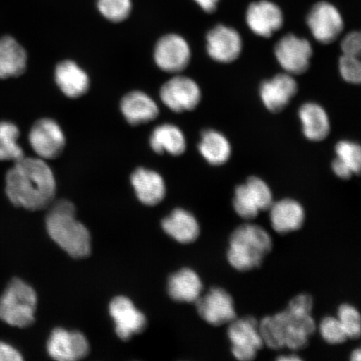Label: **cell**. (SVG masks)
<instances>
[{
    "instance_id": "obj_1",
    "label": "cell",
    "mask_w": 361,
    "mask_h": 361,
    "mask_svg": "<svg viewBox=\"0 0 361 361\" xmlns=\"http://www.w3.org/2000/svg\"><path fill=\"white\" fill-rule=\"evenodd\" d=\"M56 179L42 158L23 157L15 161L6 178V195L13 205L30 211L51 204L56 193Z\"/></svg>"
},
{
    "instance_id": "obj_2",
    "label": "cell",
    "mask_w": 361,
    "mask_h": 361,
    "mask_svg": "<svg viewBox=\"0 0 361 361\" xmlns=\"http://www.w3.org/2000/svg\"><path fill=\"white\" fill-rule=\"evenodd\" d=\"M47 228L49 235L70 256L81 259L90 255V233L76 219L75 206L70 201L54 204L47 215Z\"/></svg>"
},
{
    "instance_id": "obj_3",
    "label": "cell",
    "mask_w": 361,
    "mask_h": 361,
    "mask_svg": "<svg viewBox=\"0 0 361 361\" xmlns=\"http://www.w3.org/2000/svg\"><path fill=\"white\" fill-rule=\"evenodd\" d=\"M272 247V238L264 228L243 224L230 236L228 261L233 269L245 272L259 267Z\"/></svg>"
},
{
    "instance_id": "obj_4",
    "label": "cell",
    "mask_w": 361,
    "mask_h": 361,
    "mask_svg": "<svg viewBox=\"0 0 361 361\" xmlns=\"http://www.w3.org/2000/svg\"><path fill=\"white\" fill-rule=\"evenodd\" d=\"M37 295L34 288L13 279L0 297V319L11 326L25 328L35 320Z\"/></svg>"
},
{
    "instance_id": "obj_5",
    "label": "cell",
    "mask_w": 361,
    "mask_h": 361,
    "mask_svg": "<svg viewBox=\"0 0 361 361\" xmlns=\"http://www.w3.org/2000/svg\"><path fill=\"white\" fill-rule=\"evenodd\" d=\"M273 202L269 185L255 176L236 188L233 201L236 214L245 220L254 219L260 211L269 210Z\"/></svg>"
},
{
    "instance_id": "obj_6",
    "label": "cell",
    "mask_w": 361,
    "mask_h": 361,
    "mask_svg": "<svg viewBox=\"0 0 361 361\" xmlns=\"http://www.w3.org/2000/svg\"><path fill=\"white\" fill-rule=\"evenodd\" d=\"M278 324L283 347L297 350L308 345L309 338L313 335L316 324L311 313L287 309L274 315Z\"/></svg>"
},
{
    "instance_id": "obj_7",
    "label": "cell",
    "mask_w": 361,
    "mask_h": 361,
    "mask_svg": "<svg viewBox=\"0 0 361 361\" xmlns=\"http://www.w3.org/2000/svg\"><path fill=\"white\" fill-rule=\"evenodd\" d=\"M228 336L232 345V354L238 360H254L264 346L259 324L251 316L233 320L229 324Z\"/></svg>"
},
{
    "instance_id": "obj_8",
    "label": "cell",
    "mask_w": 361,
    "mask_h": 361,
    "mask_svg": "<svg viewBox=\"0 0 361 361\" xmlns=\"http://www.w3.org/2000/svg\"><path fill=\"white\" fill-rule=\"evenodd\" d=\"M274 56L286 73L301 75L310 68L313 48L308 39L288 34L275 44Z\"/></svg>"
},
{
    "instance_id": "obj_9",
    "label": "cell",
    "mask_w": 361,
    "mask_h": 361,
    "mask_svg": "<svg viewBox=\"0 0 361 361\" xmlns=\"http://www.w3.org/2000/svg\"><path fill=\"white\" fill-rule=\"evenodd\" d=\"M306 22L313 37L324 44L336 42L345 27L341 12L327 1L314 4L307 16Z\"/></svg>"
},
{
    "instance_id": "obj_10",
    "label": "cell",
    "mask_w": 361,
    "mask_h": 361,
    "mask_svg": "<svg viewBox=\"0 0 361 361\" xmlns=\"http://www.w3.org/2000/svg\"><path fill=\"white\" fill-rule=\"evenodd\" d=\"M160 97L170 110L179 113L195 109L202 100V92L195 80L178 75L162 85Z\"/></svg>"
},
{
    "instance_id": "obj_11",
    "label": "cell",
    "mask_w": 361,
    "mask_h": 361,
    "mask_svg": "<svg viewBox=\"0 0 361 361\" xmlns=\"http://www.w3.org/2000/svg\"><path fill=\"white\" fill-rule=\"evenodd\" d=\"M31 147L43 160L55 159L66 147L64 133L56 121L40 119L33 125L29 135Z\"/></svg>"
},
{
    "instance_id": "obj_12",
    "label": "cell",
    "mask_w": 361,
    "mask_h": 361,
    "mask_svg": "<svg viewBox=\"0 0 361 361\" xmlns=\"http://www.w3.org/2000/svg\"><path fill=\"white\" fill-rule=\"evenodd\" d=\"M195 303L198 314L211 326H223L237 318L233 298L223 288H212Z\"/></svg>"
},
{
    "instance_id": "obj_13",
    "label": "cell",
    "mask_w": 361,
    "mask_h": 361,
    "mask_svg": "<svg viewBox=\"0 0 361 361\" xmlns=\"http://www.w3.org/2000/svg\"><path fill=\"white\" fill-rule=\"evenodd\" d=\"M154 59L161 70L169 73H179L186 69L191 61V49L182 36L166 35L158 40Z\"/></svg>"
},
{
    "instance_id": "obj_14",
    "label": "cell",
    "mask_w": 361,
    "mask_h": 361,
    "mask_svg": "<svg viewBox=\"0 0 361 361\" xmlns=\"http://www.w3.org/2000/svg\"><path fill=\"white\" fill-rule=\"evenodd\" d=\"M207 51L214 61L228 64L240 56L243 39L232 27L218 25L209 31L206 37Z\"/></svg>"
},
{
    "instance_id": "obj_15",
    "label": "cell",
    "mask_w": 361,
    "mask_h": 361,
    "mask_svg": "<svg viewBox=\"0 0 361 361\" xmlns=\"http://www.w3.org/2000/svg\"><path fill=\"white\" fill-rule=\"evenodd\" d=\"M246 23L252 33L263 38H270L283 25V13L276 4L269 0H259L248 6Z\"/></svg>"
},
{
    "instance_id": "obj_16",
    "label": "cell",
    "mask_w": 361,
    "mask_h": 361,
    "mask_svg": "<svg viewBox=\"0 0 361 361\" xmlns=\"http://www.w3.org/2000/svg\"><path fill=\"white\" fill-rule=\"evenodd\" d=\"M89 344L82 334L65 329H54L47 343L49 356L59 361H75L83 359L89 353Z\"/></svg>"
},
{
    "instance_id": "obj_17",
    "label": "cell",
    "mask_w": 361,
    "mask_h": 361,
    "mask_svg": "<svg viewBox=\"0 0 361 361\" xmlns=\"http://www.w3.org/2000/svg\"><path fill=\"white\" fill-rule=\"evenodd\" d=\"M298 88L299 87L293 75L286 72L279 73L261 84V101L270 112H281L296 96Z\"/></svg>"
},
{
    "instance_id": "obj_18",
    "label": "cell",
    "mask_w": 361,
    "mask_h": 361,
    "mask_svg": "<svg viewBox=\"0 0 361 361\" xmlns=\"http://www.w3.org/2000/svg\"><path fill=\"white\" fill-rule=\"evenodd\" d=\"M110 314L116 324V332L121 340H129L135 334L142 332L147 326V319L128 298L116 297L111 302Z\"/></svg>"
},
{
    "instance_id": "obj_19",
    "label": "cell",
    "mask_w": 361,
    "mask_h": 361,
    "mask_svg": "<svg viewBox=\"0 0 361 361\" xmlns=\"http://www.w3.org/2000/svg\"><path fill=\"white\" fill-rule=\"evenodd\" d=\"M269 210L271 225L279 233L297 231L305 223V212L303 206L291 198L273 202Z\"/></svg>"
},
{
    "instance_id": "obj_20",
    "label": "cell",
    "mask_w": 361,
    "mask_h": 361,
    "mask_svg": "<svg viewBox=\"0 0 361 361\" xmlns=\"http://www.w3.org/2000/svg\"><path fill=\"white\" fill-rule=\"evenodd\" d=\"M55 78L58 87L68 97L78 98L88 92V75L74 61L59 63L55 71Z\"/></svg>"
},
{
    "instance_id": "obj_21",
    "label": "cell",
    "mask_w": 361,
    "mask_h": 361,
    "mask_svg": "<svg viewBox=\"0 0 361 361\" xmlns=\"http://www.w3.org/2000/svg\"><path fill=\"white\" fill-rule=\"evenodd\" d=\"M138 200L148 206L157 205L166 195V185L161 176L154 171L138 169L130 178Z\"/></svg>"
},
{
    "instance_id": "obj_22",
    "label": "cell",
    "mask_w": 361,
    "mask_h": 361,
    "mask_svg": "<svg viewBox=\"0 0 361 361\" xmlns=\"http://www.w3.org/2000/svg\"><path fill=\"white\" fill-rule=\"evenodd\" d=\"M28 56L24 47L11 36L0 37V79L24 74Z\"/></svg>"
},
{
    "instance_id": "obj_23",
    "label": "cell",
    "mask_w": 361,
    "mask_h": 361,
    "mask_svg": "<svg viewBox=\"0 0 361 361\" xmlns=\"http://www.w3.org/2000/svg\"><path fill=\"white\" fill-rule=\"evenodd\" d=\"M121 111L126 120L134 126L149 123L159 115L156 102L142 92L126 94L121 100Z\"/></svg>"
},
{
    "instance_id": "obj_24",
    "label": "cell",
    "mask_w": 361,
    "mask_h": 361,
    "mask_svg": "<svg viewBox=\"0 0 361 361\" xmlns=\"http://www.w3.org/2000/svg\"><path fill=\"white\" fill-rule=\"evenodd\" d=\"M305 137L311 142H322L331 133V121L326 110L314 102H307L299 109Z\"/></svg>"
},
{
    "instance_id": "obj_25",
    "label": "cell",
    "mask_w": 361,
    "mask_h": 361,
    "mask_svg": "<svg viewBox=\"0 0 361 361\" xmlns=\"http://www.w3.org/2000/svg\"><path fill=\"white\" fill-rule=\"evenodd\" d=\"M162 228L171 238L180 243L195 242L200 234L197 219L188 211L177 209L162 220Z\"/></svg>"
},
{
    "instance_id": "obj_26",
    "label": "cell",
    "mask_w": 361,
    "mask_h": 361,
    "mask_svg": "<svg viewBox=\"0 0 361 361\" xmlns=\"http://www.w3.org/2000/svg\"><path fill=\"white\" fill-rule=\"evenodd\" d=\"M202 288L200 275L191 269H180L169 278V295L178 302L195 303L202 295Z\"/></svg>"
},
{
    "instance_id": "obj_27",
    "label": "cell",
    "mask_w": 361,
    "mask_h": 361,
    "mask_svg": "<svg viewBox=\"0 0 361 361\" xmlns=\"http://www.w3.org/2000/svg\"><path fill=\"white\" fill-rule=\"evenodd\" d=\"M198 150L212 166L227 164L232 155V147L228 138L213 129L206 130L202 133Z\"/></svg>"
},
{
    "instance_id": "obj_28",
    "label": "cell",
    "mask_w": 361,
    "mask_h": 361,
    "mask_svg": "<svg viewBox=\"0 0 361 361\" xmlns=\"http://www.w3.org/2000/svg\"><path fill=\"white\" fill-rule=\"evenodd\" d=\"M150 145L157 154L169 153L173 156L183 154L187 149V142L182 130L174 125L164 124L153 130Z\"/></svg>"
},
{
    "instance_id": "obj_29",
    "label": "cell",
    "mask_w": 361,
    "mask_h": 361,
    "mask_svg": "<svg viewBox=\"0 0 361 361\" xmlns=\"http://www.w3.org/2000/svg\"><path fill=\"white\" fill-rule=\"evenodd\" d=\"M20 130L11 121H0V161H16L25 157L24 150L18 143Z\"/></svg>"
},
{
    "instance_id": "obj_30",
    "label": "cell",
    "mask_w": 361,
    "mask_h": 361,
    "mask_svg": "<svg viewBox=\"0 0 361 361\" xmlns=\"http://www.w3.org/2000/svg\"><path fill=\"white\" fill-rule=\"evenodd\" d=\"M99 12L107 20L120 23L128 19L132 12V0H97Z\"/></svg>"
},
{
    "instance_id": "obj_31",
    "label": "cell",
    "mask_w": 361,
    "mask_h": 361,
    "mask_svg": "<svg viewBox=\"0 0 361 361\" xmlns=\"http://www.w3.org/2000/svg\"><path fill=\"white\" fill-rule=\"evenodd\" d=\"M336 158L353 171L359 174L361 169V149L359 144L341 141L336 146Z\"/></svg>"
},
{
    "instance_id": "obj_32",
    "label": "cell",
    "mask_w": 361,
    "mask_h": 361,
    "mask_svg": "<svg viewBox=\"0 0 361 361\" xmlns=\"http://www.w3.org/2000/svg\"><path fill=\"white\" fill-rule=\"evenodd\" d=\"M337 318L340 320L348 338H357L360 336V315L355 307L344 304L338 307Z\"/></svg>"
},
{
    "instance_id": "obj_33",
    "label": "cell",
    "mask_w": 361,
    "mask_h": 361,
    "mask_svg": "<svg viewBox=\"0 0 361 361\" xmlns=\"http://www.w3.org/2000/svg\"><path fill=\"white\" fill-rule=\"evenodd\" d=\"M319 332L324 341L331 345H341L346 341L347 337L344 328L337 317L327 316L319 324Z\"/></svg>"
},
{
    "instance_id": "obj_34",
    "label": "cell",
    "mask_w": 361,
    "mask_h": 361,
    "mask_svg": "<svg viewBox=\"0 0 361 361\" xmlns=\"http://www.w3.org/2000/svg\"><path fill=\"white\" fill-rule=\"evenodd\" d=\"M338 71L346 82L360 84L361 80V64L357 56L343 55L338 61Z\"/></svg>"
},
{
    "instance_id": "obj_35",
    "label": "cell",
    "mask_w": 361,
    "mask_h": 361,
    "mask_svg": "<svg viewBox=\"0 0 361 361\" xmlns=\"http://www.w3.org/2000/svg\"><path fill=\"white\" fill-rule=\"evenodd\" d=\"M343 55L360 56L361 51V35L360 32H350L343 38L341 44Z\"/></svg>"
},
{
    "instance_id": "obj_36",
    "label": "cell",
    "mask_w": 361,
    "mask_h": 361,
    "mask_svg": "<svg viewBox=\"0 0 361 361\" xmlns=\"http://www.w3.org/2000/svg\"><path fill=\"white\" fill-rule=\"evenodd\" d=\"M23 357L19 351L11 345L0 341V361H20Z\"/></svg>"
},
{
    "instance_id": "obj_37",
    "label": "cell",
    "mask_w": 361,
    "mask_h": 361,
    "mask_svg": "<svg viewBox=\"0 0 361 361\" xmlns=\"http://www.w3.org/2000/svg\"><path fill=\"white\" fill-rule=\"evenodd\" d=\"M332 170L334 173H335L338 178L341 179H349L353 175V171L347 166L345 164L338 159V158H335L332 161L331 165Z\"/></svg>"
},
{
    "instance_id": "obj_38",
    "label": "cell",
    "mask_w": 361,
    "mask_h": 361,
    "mask_svg": "<svg viewBox=\"0 0 361 361\" xmlns=\"http://www.w3.org/2000/svg\"><path fill=\"white\" fill-rule=\"evenodd\" d=\"M202 10L207 13H212L218 8L220 0H193Z\"/></svg>"
},
{
    "instance_id": "obj_39",
    "label": "cell",
    "mask_w": 361,
    "mask_h": 361,
    "mask_svg": "<svg viewBox=\"0 0 361 361\" xmlns=\"http://www.w3.org/2000/svg\"><path fill=\"white\" fill-rule=\"evenodd\" d=\"M350 359L352 361H360V360H361L360 350L357 349V350H355L353 352H352Z\"/></svg>"
},
{
    "instance_id": "obj_40",
    "label": "cell",
    "mask_w": 361,
    "mask_h": 361,
    "mask_svg": "<svg viewBox=\"0 0 361 361\" xmlns=\"http://www.w3.org/2000/svg\"><path fill=\"white\" fill-rule=\"evenodd\" d=\"M279 360H300V357H299V356H296V355H290V356H281V357H279Z\"/></svg>"
}]
</instances>
